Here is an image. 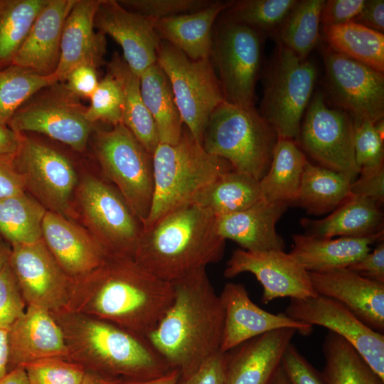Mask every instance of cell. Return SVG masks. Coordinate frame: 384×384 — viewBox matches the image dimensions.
Masks as SVG:
<instances>
[{
    "label": "cell",
    "mask_w": 384,
    "mask_h": 384,
    "mask_svg": "<svg viewBox=\"0 0 384 384\" xmlns=\"http://www.w3.org/2000/svg\"><path fill=\"white\" fill-rule=\"evenodd\" d=\"M174 297L172 283L157 277L132 257L108 253L96 269L71 279L67 312L90 315L147 339Z\"/></svg>",
    "instance_id": "1"
},
{
    "label": "cell",
    "mask_w": 384,
    "mask_h": 384,
    "mask_svg": "<svg viewBox=\"0 0 384 384\" xmlns=\"http://www.w3.org/2000/svg\"><path fill=\"white\" fill-rule=\"evenodd\" d=\"M174 300L147 341L181 375L220 351L225 310L206 268L172 282Z\"/></svg>",
    "instance_id": "2"
},
{
    "label": "cell",
    "mask_w": 384,
    "mask_h": 384,
    "mask_svg": "<svg viewBox=\"0 0 384 384\" xmlns=\"http://www.w3.org/2000/svg\"><path fill=\"white\" fill-rule=\"evenodd\" d=\"M215 222L214 215L197 205L185 204L142 230L133 258L172 283L223 258L225 240Z\"/></svg>",
    "instance_id": "3"
},
{
    "label": "cell",
    "mask_w": 384,
    "mask_h": 384,
    "mask_svg": "<svg viewBox=\"0 0 384 384\" xmlns=\"http://www.w3.org/2000/svg\"><path fill=\"white\" fill-rule=\"evenodd\" d=\"M69 360L117 380H146L172 369L147 339L112 323L75 313L58 314Z\"/></svg>",
    "instance_id": "4"
},
{
    "label": "cell",
    "mask_w": 384,
    "mask_h": 384,
    "mask_svg": "<svg viewBox=\"0 0 384 384\" xmlns=\"http://www.w3.org/2000/svg\"><path fill=\"white\" fill-rule=\"evenodd\" d=\"M152 160L153 198L143 230L190 203L201 189L233 170L226 160L208 154L185 127L176 144H158Z\"/></svg>",
    "instance_id": "5"
},
{
    "label": "cell",
    "mask_w": 384,
    "mask_h": 384,
    "mask_svg": "<svg viewBox=\"0 0 384 384\" xmlns=\"http://www.w3.org/2000/svg\"><path fill=\"white\" fill-rule=\"evenodd\" d=\"M278 137L255 107L223 102L210 114L201 145L257 181L267 173Z\"/></svg>",
    "instance_id": "6"
},
{
    "label": "cell",
    "mask_w": 384,
    "mask_h": 384,
    "mask_svg": "<svg viewBox=\"0 0 384 384\" xmlns=\"http://www.w3.org/2000/svg\"><path fill=\"white\" fill-rule=\"evenodd\" d=\"M316 68L277 43L264 75L260 115L278 138L296 140L302 118L312 97Z\"/></svg>",
    "instance_id": "7"
},
{
    "label": "cell",
    "mask_w": 384,
    "mask_h": 384,
    "mask_svg": "<svg viewBox=\"0 0 384 384\" xmlns=\"http://www.w3.org/2000/svg\"><path fill=\"white\" fill-rule=\"evenodd\" d=\"M91 136L103 174L115 186L142 225L153 198L152 154L122 123L110 129L96 127Z\"/></svg>",
    "instance_id": "8"
},
{
    "label": "cell",
    "mask_w": 384,
    "mask_h": 384,
    "mask_svg": "<svg viewBox=\"0 0 384 384\" xmlns=\"http://www.w3.org/2000/svg\"><path fill=\"white\" fill-rule=\"evenodd\" d=\"M56 82L34 93L14 114L8 126L21 134H39L83 153L97 124L86 118L87 106Z\"/></svg>",
    "instance_id": "9"
},
{
    "label": "cell",
    "mask_w": 384,
    "mask_h": 384,
    "mask_svg": "<svg viewBox=\"0 0 384 384\" xmlns=\"http://www.w3.org/2000/svg\"><path fill=\"white\" fill-rule=\"evenodd\" d=\"M210 60L224 101L255 107V87L262 60V36L251 28L219 16Z\"/></svg>",
    "instance_id": "10"
},
{
    "label": "cell",
    "mask_w": 384,
    "mask_h": 384,
    "mask_svg": "<svg viewBox=\"0 0 384 384\" xmlns=\"http://www.w3.org/2000/svg\"><path fill=\"white\" fill-rule=\"evenodd\" d=\"M156 63L167 75L184 127L201 144L209 117L224 98L209 59L194 60L161 41Z\"/></svg>",
    "instance_id": "11"
},
{
    "label": "cell",
    "mask_w": 384,
    "mask_h": 384,
    "mask_svg": "<svg viewBox=\"0 0 384 384\" xmlns=\"http://www.w3.org/2000/svg\"><path fill=\"white\" fill-rule=\"evenodd\" d=\"M353 137L352 117L339 108L329 107L325 96L317 92L305 111L295 141L319 166L342 174L353 182L360 171Z\"/></svg>",
    "instance_id": "12"
},
{
    "label": "cell",
    "mask_w": 384,
    "mask_h": 384,
    "mask_svg": "<svg viewBox=\"0 0 384 384\" xmlns=\"http://www.w3.org/2000/svg\"><path fill=\"white\" fill-rule=\"evenodd\" d=\"M78 186V202L87 230L108 253L133 257L143 229L120 193L92 176Z\"/></svg>",
    "instance_id": "13"
},
{
    "label": "cell",
    "mask_w": 384,
    "mask_h": 384,
    "mask_svg": "<svg viewBox=\"0 0 384 384\" xmlns=\"http://www.w3.org/2000/svg\"><path fill=\"white\" fill-rule=\"evenodd\" d=\"M21 142L13 162L24 176L29 190L48 210L73 217L72 198L78 185L72 161L54 146L21 134Z\"/></svg>",
    "instance_id": "14"
},
{
    "label": "cell",
    "mask_w": 384,
    "mask_h": 384,
    "mask_svg": "<svg viewBox=\"0 0 384 384\" xmlns=\"http://www.w3.org/2000/svg\"><path fill=\"white\" fill-rule=\"evenodd\" d=\"M322 56L326 89L336 106L346 112L353 123H374L383 118V73L329 47L323 48Z\"/></svg>",
    "instance_id": "15"
},
{
    "label": "cell",
    "mask_w": 384,
    "mask_h": 384,
    "mask_svg": "<svg viewBox=\"0 0 384 384\" xmlns=\"http://www.w3.org/2000/svg\"><path fill=\"white\" fill-rule=\"evenodd\" d=\"M9 262L28 306L43 308L52 314L68 311L71 278L62 270L43 239L14 245Z\"/></svg>",
    "instance_id": "16"
},
{
    "label": "cell",
    "mask_w": 384,
    "mask_h": 384,
    "mask_svg": "<svg viewBox=\"0 0 384 384\" xmlns=\"http://www.w3.org/2000/svg\"><path fill=\"white\" fill-rule=\"evenodd\" d=\"M284 313L294 320L325 327L342 336L384 380V335L366 326L343 304L321 295L290 299Z\"/></svg>",
    "instance_id": "17"
},
{
    "label": "cell",
    "mask_w": 384,
    "mask_h": 384,
    "mask_svg": "<svg viewBox=\"0 0 384 384\" xmlns=\"http://www.w3.org/2000/svg\"><path fill=\"white\" fill-rule=\"evenodd\" d=\"M243 272L252 273L262 284L263 304L281 297L304 299L317 295L309 272L282 250H235L227 262L223 274L233 278Z\"/></svg>",
    "instance_id": "18"
},
{
    "label": "cell",
    "mask_w": 384,
    "mask_h": 384,
    "mask_svg": "<svg viewBox=\"0 0 384 384\" xmlns=\"http://www.w3.org/2000/svg\"><path fill=\"white\" fill-rule=\"evenodd\" d=\"M156 20L124 8L115 0H100L96 11L95 29L112 37L122 48L123 59L139 77L156 63L161 43Z\"/></svg>",
    "instance_id": "19"
},
{
    "label": "cell",
    "mask_w": 384,
    "mask_h": 384,
    "mask_svg": "<svg viewBox=\"0 0 384 384\" xmlns=\"http://www.w3.org/2000/svg\"><path fill=\"white\" fill-rule=\"evenodd\" d=\"M225 310V322L220 351L227 353L261 334L281 328H293L305 336L313 326L294 320L284 313L272 314L255 304L244 284L228 282L219 294Z\"/></svg>",
    "instance_id": "20"
},
{
    "label": "cell",
    "mask_w": 384,
    "mask_h": 384,
    "mask_svg": "<svg viewBox=\"0 0 384 384\" xmlns=\"http://www.w3.org/2000/svg\"><path fill=\"white\" fill-rule=\"evenodd\" d=\"M9 372L16 367L48 358L69 360L64 332L48 310L28 306L7 330Z\"/></svg>",
    "instance_id": "21"
},
{
    "label": "cell",
    "mask_w": 384,
    "mask_h": 384,
    "mask_svg": "<svg viewBox=\"0 0 384 384\" xmlns=\"http://www.w3.org/2000/svg\"><path fill=\"white\" fill-rule=\"evenodd\" d=\"M41 230L43 240L71 279L96 269L108 254L87 229L60 213L47 210Z\"/></svg>",
    "instance_id": "22"
},
{
    "label": "cell",
    "mask_w": 384,
    "mask_h": 384,
    "mask_svg": "<svg viewBox=\"0 0 384 384\" xmlns=\"http://www.w3.org/2000/svg\"><path fill=\"white\" fill-rule=\"evenodd\" d=\"M309 274L317 295L341 302L366 326L383 334L384 284L347 268Z\"/></svg>",
    "instance_id": "23"
},
{
    "label": "cell",
    "mask_w": 384,
    "mask_h": 384,
    "mask_svg": "<svg viewBox=\"0 0 384 384\" xmlns=\"http://www.w3.org/2000/svg\"><path fill=\"white\" fill-rule=\"evenodd\" d=\"M297 332L293 328L272 330L225 353V384H267Z\"/></svg>",
    "instance_id": "24"
},
{
    "label": "cell",
    "mask_w": 384,
    "mask_h": 384,
    "mask_svg": "<svg viewBox=\"0 0 384 384\" xmlns=\"http://www.w3.org/2000/svg\"><path fill=\"white\" fill-rule=\"evenodd\" d=\"M100 1H75L62 31L60 60L53 74L57 82H64L67 75L78 65L87 64L97 68L103 64L106 38L94 25Z\"/></svg>",
    "instance_id": "25"
},
{
    "label": "cell",
    "mask_w": 384,
    "mask_h": 384,
    "mask_svg": "<svg viewBox=\"0 0 384 384\" xmlns=\"http://www.w3.org/2000/svg\"><path fill=\"white\" fill-rule=\"evenodd\" d=\"M75 0H48L36 17L12 65L43 75H52L60 57L65 21Z\"/></svg>",
    "instance_id": "26"
},
{
    "label": "cell",
    "mask_w": 384,
    "mask_h": 384,
    "mask_svg": "<svg viewBox=\"0 0 384 384\" xmlns=\"http://www.w3.org/2000/svg\"><path fill=\"white\" fill-rule=\"evenodd\" d=\"M288 206L285 203L260 199L244 210L215 217L216 232L225 240H233L245 250H284V240L275 226Z\"/></svg>",
    "instance_id": "27"
},
{
    "label": "cell",
    "mask_w": 384,
    "mask_h": 384,
    "mask_svg": "<svg viewBox=\"0 0 384 384\" xmlns=\"http://www.w3.org/2000/svg\"><path fill=\"white\" fill-rule=\"evenodd\" d=\"M383 237V230L360 237L317 238L294 235L290 254L309 272L347 268L370 251V245Z\"/></svg>",
    "instance_id": "28"
},
{
    "label": "cell",
    "mask_w": 384,
    "mask_h": 384,
    "mask_svg": "<svg viewBox=\"0 0 384 384\" xmlns=\"http://www.w3.org/2000/svg\"><path fill=\"white\" fill-rule=\"evenodd\" d=\"M230 1H213L198 11L156 20L158 36L191 60L209 59L215 23Z\"/></svg>",
    "instance_id": "29"
},
{
    "label": "cell",
    "mask_w": 384,
    "mask_h": 384,
    "mask_svg": "<svg viewBox=\"0 0 384 384\" xmlns=\"http://www.w3.org/2000/svg\"><path fill=\"white\" fill-rule=\"evenodd\" d=\"M383 223L378 203L352 194L322 219H301L305 235L329 238L369 236L383 230Z\"/></svg>",
    "instance_id": "30"
},
{
    "label": "cell",
    "mask_w": 384,
    "mask_h": 384,
    "mask_svg": "<svg viewBox=\"0 0 384 384\" xmlns=\"http://www.w3.org/2000/svg\"><path fill=\"white\" fill-rule=\"evenodd\" d=\"M107 72L117 80L122 90V124L153 154L159 140L154 121L142 96L139 77L117 52H114L107 62Z\"/></svg>",
    "instance_id": "31"
},
{
    "label": "cell",
    "mask_w": 384,
    "mask_h": 384,
    "mask_svg": "<svg viewBox=\"0 0 384 384\" xmlns=\"http://www.w3.org/2000/svg\"><path fill=\"white\" fill-rule=\"evenodd\" d=\"M306 156L294 139L278 138L265 175L259 181L261 199L296 203Z\"/></svg>",
    "instance_id": "32"
},
{
    "label": "cell",
    "mask_w": 384,
    "mask_h": 384,
    "mask_svg": "<svg viewBox=\"0 0 384 384\" xmlns=\"http://www.w3.org/2000/svg\"><path fill=\"white\" fill-rule=\"evenodd\" d=\"M260 199L259 181L233 169L201 189L190 203L218 217L244 210Z\"/></svg>",
    "instance_id": "33"
},
{
    "label": "cell",
    "mask_w": 384,
    "mask_h": 384,
    "mask_svg": "<svg viewBox=\"0 0 384 384\" xmlns=\"http://www.w3.org/2000/svg\"><path fill=\"white\" fill-rule=\"evenodd\" d=\"M139 82L142 96L154 121L159 143L176 144L184 125L167 75L156 63L140 75Z\"/></svg>",
    "instance_id": "34"
},
{
    "label": "cell",
    "mask_w": 384,
    "mask_h": 384,
    "mask_svg": "<svg viewBox=\"0 0 384 384\" xmlns=\"http://www.w3.org/2000/svg\"><path fill=\"white\" fill-rule=\"evenodd\" d=\"M351 183L345 175L307 161L295 203L311 215L332 212L350 196Z\"/></svg>",
    "instance_id": "35"
},
{
    "label": "cell",
    "mask_w": 384,
    "mask_h": 384,
    "mask_svg": "<svg viewBox=\"0 0 384 384\" xmlns=\"http://www.w3.org/2000/svg\"><path fill=\"white\" fill-rule=\"evenodd\" d=\"M326 384H384L358 351L342 336L329 331L323 345Z\"/></svg>",
    "instance_id": "36"
},
{
    "label": "cell",
    "mask_w": 384,
    "mask_h": 384,
    "mask_svg": "<svg viewBox=\"0 0 384 384\" xmlns=\"http://www.w3.org/2000/svg\"><path fill=\"white\" fill-rule=\"evenodd\" d=\"M324 38L332 50L384 72V35L355 22L324 26Z\"/></svg>",
    "instance_id": "37"
},
{
    "label": "cell",
    "mask_w": 384,
    "mask_h": 384,
    "mask_svg": "<svg viewBox=\"0 0 384 384\" xmlns=\"http://www.w3.org/2000/svg\"><path fill=\"white\" fill-rule=\"evenodd\" d=\"M47 209L26 191L0 200V235L11 245L42 239V222Z\"/></svg>",
    "instance_id": "38"
},
{
    "label": "cell",
    "mask_w": 384,
    "mask_h": 384,
    "mask_svg": "<svg viewBox=\"0 0 384 384\" xmlns=\"http://www.w3.org/2000/svg\"><path fill=\"white\" fill-rule=\"evenodd\" d=\"M48 0H0V70L12 65Z\"/></svg>",
    "instance_id": "39"
},
{
    "label": "cell",
    "mask_w": 384,
    "mask_h": 384,
    "mask_svg": "<svg viewBox=\"0 0 384 384\" xmlns=\"http://www.w3.org/2000/svg\"><path fill=\"white\" fill-rule=\"evenodd\" d=\"M324 0H302L290 11L274 38L302 59H306L320 38Z\"/></svg>",
    "instance_id": "40"
},
{
    "label": "cell",
    "mask_w": 384,
    "mask_h": 384,
    "mask_svg": "<svg viewBox=\"0 0 384 384\" xmlns=\"http://www.w3.org/2000/svg\"><path fill=\"white\" fill-rule=\"evenodd\" d=\"M297 1H231L220 15L227 21L251 28L262 37H274Z\"/></svg>",
    "instance_id": "41"
},
{
    "label": "cell",
    "mask_w": 384,
    "mask_h": 384,
    "mask_svg": "<svg viewBox=\"0 0 384 384\" xmlns=\"http://www.w3.org/2000/svg\"><path fill=\"white\" fill-rule=\"evenodd\" d=\"M57 81L11 65L0 70V124H7L17 110L34 93Z\"/></svg>",
    "instance_id": "42"
},
{
    "label": "cell",
    "mask_w": 384,
    "mask_h": 384,
    "mask_svg": "<svg viewBox=\"0 0 384 384\" xmlns=\"http://www.w3.org/2000/svg\"><path fill=\"white\" fill-rule=\"evenodd\" d=\"M85 117L93 124L103 122L112 126L122 123V94L117 80L108 72L92 95Z\"/></svg>",
    "instance_id": "43"
},
{
    "label": "cell",
    "mask_w": 384,
    "mask_h": 384,
    "mask_svg": "<svg viewBox=\"0 0 384 384\" xmlns=\"http://www.w3.org/2000/svg\"><path fill=\"white\" fill-rule=\"evenodd\" d=\"M28 384H80L85 370L74 362L48 358L24 366Z\"/></svg>",
    "instance_id": "44"
},
{
    "label": "cell",
    "mask_w": 384,
    "mask_h": 384,
    "mask_svg": "<svg viewBox=\"0 0 384 384\" xmlns=\"http://www.w3.org/2000/svg\"><path fill=\"white\" fill-rule=\"evenodd\" d=\"M354 124L355 159L359 170L384 165V140L375 131L373 123L363 120Z\"/></svg>",
    "instance_id": "45"
},
{
    "label": "cell",
    "mask_w": 384,
    "mask_h": 384,
    "mask_svg": "<svg viewBox=\"0 0 384 384\" xmlns=\"http://www.w3.org/2000/svg\"><path fill=\"white\" fill-rule=\"evenodd\" d=\"M126 9L156 20L193 13L208 6V0H120Z\"/></svg>",
    "instance_id": "46"
},
{
    "label": "cell",
    "mask_w": 384,
    "mask_h": 384,
    "mask_svg": "<svg viewBox=\"0 0 384 384\" xmlns=\"http://www.w3.org/2000/svg\"><path fill=\"white\" fill-rule=\"evenodd\" d=\"M26 304L16 275L8 262L0 270V329L8 330L24 314Z\"/></svg>",
    "instance_id": "47"
},
{
    "label": "cell",
    "mask_w": 384,
    "mask_h": 384,
    "mask_svg": "<svg viewBox=\"0 0 384 384\" xmlns=\"http://www.w3.org/2000/svg\"><path fill=\"white\" fill-rule=\"evenodd\" d=\"M282 366L292 384H326L321 373L305 358L292 343L285 350L282 360Z\"/></svg>",
    "instance_id": "48"
},
{
    "label": "cell",
    "mask_w": 384,
    "mask_h": 384,
    "mask_svg": "<svg viewBox=\"0 0 384 384\" xmlns=\"http://www.w3.org/2000/svg\"><path fill=\"white\" fill-rule=\"evenodd\" d=\"M226 353L213 355L195 370L181 375L176 384H225Z\"/></svg>",
    "instance_id": "49"
},
{
    "label": "cell",
    "mask_w": 384,
    "mask_h": 384,
    "mask_svg": "<svg viewBox=\"0 0 384 384\" xmlns=\"http://www.w3.org/2000/svg\"><path fill=\"white\" fill-rule=\"evenodd\" d=\"M366 0L325 1L321 12L323 26H333L353 21L361 11Z\"/></svg>",
    "instance_id": "50"
},
{
    "label": "cell",
    "mask_w": 384,
    "mask_h": 384,
    "mask_svg": "<svg viewBox=\"0 0 384 384\" xmlns=\"http://www.w3.org/2000/svg\"><path fill=\"white\" fill-rule=\"evenodd\" d=\"M351 194L372 199L378 203L384 201V165L361 170L351 184Z\"/></svg>",
    "instance_id": "51"
},
{
    "label": "cell",
    "mask_w": 384,
    "mask_h": 384,
    "mask_svg": "<svg viewBox=\"0 0 384 384\" xmlns=\"http://www.w3.org/2000/svg\"><path fill=\"white\" fill-rule=\"evenodd\" d=\"M95 67L83 64L74 68L66 76L67 87L80 99H90L99 85Z\"/></svg>",
    "instance_id": "52"
},
{
    "label": "cell",
    "mask_w": 384,
    "mask_h": 384,
    "mask_svg": "<svg viewBox=\"0 0 384 384\" xmlns=\"http://www.w3.org/2000/svg\"><path fill=\"white\" fill-rule=\"evenodd\" d=\"M347 269L373 281L384 284V243L379 242L370 251Z\"/></svg>",
    "instance_id": "53"
},
{
    "label": "cell",
    "mask_w": 384,
    "mask_h": 384,
    "mask_svg": "<svg viewBox=\"0 0 384 384\" xmlns=\"http://www.w3.org/2000/svg\"><path fill=\"white\" fill-rule=\"evenodd\" d=\"M13 159H0V200L26 191L24 176Z\"/></svg>",
    "instance_id": "54"
},
{
    "label": "cell",
    "mask_w": 384,
    "mask_h": 384,
    "mask_svg": "<svg viewBox=\"0 0 384 384\" xmlns=\"http://www.w3.org/2000/svg\"><path fill=\"white\" fill-rule=\"evenodd\" d=\"M353 22L383 33L384 1L366 0L361 11Z\"/></svg>",
    "instance_id": "55"
},
{
    "label": "cell",
    "mask_w": 384,
    "mask_h": 384,
    "mask_svg": "<svg viewBox=\"0 0 384 384\" xmlns=\"http://www.w3.org/2000/svg\"><path fill=\"white\" fill-rule=\"evenodd\" d=\"M22 135L7 124H0V159H13L18 151Z\"/></svg>",
    "instance_id": "56"
},
{
    "label": "cell",
    "mask_w": 384,
    "mask_h": 384,
    "mask_svg": "<svg viewBox=\"0 0 384 384\" xmlns=\"http://www.w3.org/2000/svg\"><path fill=\"white\" fill-rule=\"evenodd\" d=\"M179 376V370L172 368L156 378L146 380H120L118 384H176Z\"/></svg>",
    "instance_id": "57"
},
{
    "label": "cell",
    "mask_w": 384,
    "mask_h": 384,
    "mask_svg": "<svg viewBox=\"0 0 384 384\" xmlns=\"http://www.w3.org/2000/svg\"><path fill=\"white\" fill-rule=\"evenodd\" d=\"M8 362L7 330L0 329V379L9 373Z\"/></svg>",
    "instance_id": "58"
},
{
    "label": "cell",
    "mask_w": 384,
    "mask_h": 384,
    "mask_svg": "<svg viewBox=\"0 0 384 384\" xmlns=\"http://www.w3.org/2000/svg\"><path fill=\"white\" fill-rule=\"evenodd\" d=\"M0 384H28L24 367L18 366L10 370L0 379Z\"/></svg>",
    "instance_id": "59"
},
{
    "label": "cell",
    "mask_w": 384,
    "mask_h": 384,
    "mask_svg": "<svg viewBox=\"0 0 384 384\" xmlns=\"http://www.w3.org/2000/svg\"><path fill=\"white\" fill-rule=\"evenodd\" d=\"M119 380L90 370H85L80 384H118Z\"/></svg>",
    "instance_id": "60"
},
{
    "label": "cell",
    "mask_w": 384,
    "mask_h": 384,
    "mask_svg": "<svg viewBox=\"0 0 384 384\" xmlns=\"http://www.w3.org/2000/svg\"><path fill=\"white\" fill-rule=\"evenodd\" d=\"M267 384H292L282 363L275 370Z\"/></svg>",
    "instance_id": "61"
},
{
    "label": "cell",
    "mask_w": 384,
    "mask_h": 384,
    "mask_svg": "<svg viewBox=\"0 0 384 384\" xmlns=\"http://www.w3.org/2000/svg\"><path fill=\"white\" fill-rule=\"evenodd\" d=\"M11 247L6 243L0 235V270L9 262Z\"/></svg>",
    "instance_id": "62"
},
{
    "label": "cell",
    "mask_w": 384,
    "mask_h": 384,
    "mask_svg": "<svg viewBox=\"0 0 384 384\" xmlns=\"http://www.w3.org/2000/svg\"><path fill=\"white\" fill-rule=\"evenodd\" d=\"M375 131L381 139L384 140V120L383 118L373 123Z\"/></svg>",
    "instance_id": "63"
}]
</instances>
